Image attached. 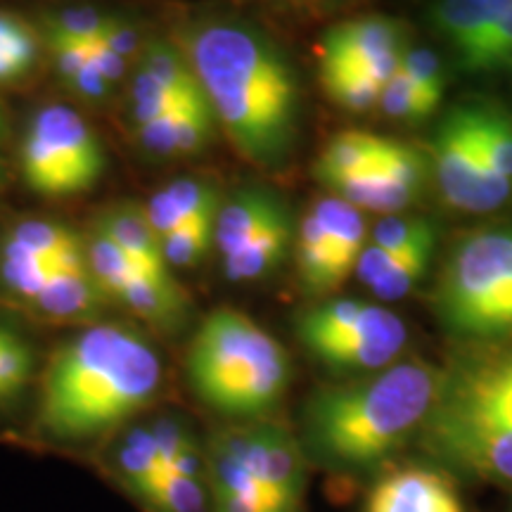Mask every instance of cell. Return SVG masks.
I'll list each match as a JSON object with an SVG mask.
<instances>
[{
    "label": "cell",
    "mask_w": 512,
    "mask_h": 512,
    "mask_svg": "<svg viewBox=\"0 0 512 512\" xmlns=\"http://www.w3.org/2000/svg\"><path fill=\"white\" fill-rule=\"evenodd\" d=\"M432 164L448 207L467 214H486L503 207L512 183L491 169L477 136L475 102L458 105L439 121L432 138Z\"/></svg>",
    "instance_id": "obj_8"
},
{
    "label": "cell",
    "mask_w": 512,
    "mask_h": 512,
    "mask_svg": "<svg viewBox=\"0 0 512 512\" xmlns=\"http://www.w3.org/2000/svg\"><path fill=\"white\" fill-rule=\"evenodd\" d=\"M394 140L363 131H344L325 145L316 162V178L325 188L380 164L392 150Z\"/></svg>",
    "instance_id": "obj_24"
},
{
    "label": "cell",
    "mask_w": 512,
    "mask_h": 512,
    "mask_svg": "<svg viewBox=\"0 0 512 512\" xmlns=\"http://www.w3.org/2000/svg\"><path fill=\"white\" fill-rule=\"evenodd\" d=\"M207 463V484L214 512H273L264 491L242 458L233 430L221 432L211 441Z\"/></svg>",
    "instance_id": "obj_15"
},
{
    "label": "cell",
    "mask_w": 512,
    "mask_h": 512,
    "mask_svg": "<svg viewBox=\"0 0 512 512\" xmlns=\"http://www.w3.org/2000/svg\"><path fill=\"white\" fill-rule=\"evenodd\" d=\"M95 228L107 233L124 252L131 256L133 264L140 271L155 275V278H174L171 266L166 264L162 238L155 233L150 219H147L143 204H117L107 209L105 214L95 221Z\"/></svg>",
    "instance_id": "obj_18"
},
{
    "label": "cell",
    "mask_w": 512,
    "mask_h": 512,
    "mask_svg": "<svg viewBox=\"0 0 512 512\" xmlns=\"http://www.w3.org/2000/svg\"><path fill=\"white\" fill-rule=\"evenodd\" d=\"M98 41H100L105 48H110L112 53L126 57V60L140 48L136 27H133V24L124 22V19H119V17L112 19L110 27L102 31Z\"/></svg>",
    "instance_id": "obj_41"
},
{
    "label": "cell",
    "mask_w": 512,
    "mask_h": 512,
    "mask_svg": "<svg viewBox=\"0 0 512 512\" xmlns=\"http://www.w3.org/2000/svg\"><path fill=\"white\" fill-rule=\"evenodd\" d=\"M434 302L439 320L453 335H512V228L463 235L441 268Z\"/></svg>",
    "instance_id": "obj_5"
},
{
    "label": "cell",
    "mask_w": 512,
    "mask_h": 512,
    "mask_svg": "<svg viewBox=\"0 0 512 512\" xmlns=\"http://www.w3.org/2000/svg\"><path fill=\"white\" fill-rule=\"evenodd\" d=\"M55 271L57 266L50 261L27 252L17 242L8 238L3 240V247H0V283L22 304H34V299L41 294Z\"/></svg>",
    "instance_id": "obj_28"
},
{
    "label": "cell",
    "mask_w": 512,
    "mask_h": 512,
    "mask_svg": "<svg viewBox=\"0 0 512 512\" xmlns=\"http://www.w3.org/2000/svg\"><path fill=\"white\" fill-rule=\"evenodd\" d=\"M297 273L299 283L311 294H330L347 280V275L337 264L335 249H332L330 238L325 235L323 223H320L313 209L306 211L302 223H299Z\"/></svg>",
    "instance_id": "obj_26"
},
{
    "label": "cell",
    "mask_w": 512,
    "mask_h": 512,
    "mask_svg": "<svg viewBox=\"0 0 512 512\" xmlns=\"http://www.w3.org/2000/svg\"><path fill=\"white\" fill-rule=\"evenodd\" d=\"M430 418L512 425V347L477 356L444 373Z\"/></svg>",
    "instance_id": "obj_9"
},
{
    "label": "cell",
    "mask_w": 512,
    "mask_h": 512,
    "mask_svg": "<svg viewBox=\"0 0 512 512\" xmlns=\"http://www.w3.org/2000/svg\"><path fill=\"white\" fill-rule=\"evenodd\" d=\"M195 392L230 418H259L283 399L290 358L283 344L238 309L211 311L188 354Z\"/></svg>",
    "instance_id": "obj_4"
},
{
    "label": "cell",
    "mask_w": 512,
    "mask_h": 512,
    "mask_svg": "<svg viewBox=\"0 0 512 512\" xmlns=\"http://www.w3.org/2000/svg\"><path fill=\"white\" fill-rule=\"evenodd\" d=\"M147 508L152 512H209V484L207 470L181 472L166 470L157 479L155 489L147 498Z\"/></svg>",
    "instance_id": "obj_29"
},
{
    "label": "cell",
    "mask_w": 512,
    "mask_h": 512,
    "mask_svg": "<svg viewBox=\"0 0 512 512\" xmlns=\"http://www.w3.org/2000/svg\"><path fill=\"white\" fill-rule=\"evenodd\" d=\"M287 207L280 197L261 188L238 190L226 204H221L214 221V247L221 259L235 254L268 221L283 214Z\"/></svg>",
    "instance_id": "obj_19"
},
{
    "label": "cell",
    "mask_w": 512,
    "mask_h": 512,
    "mask_svg": "<svg viewBox=\"0 0 512 512\" xmlns=\"http://www.w3.org/2000/svg\"><path fill=\"white\" fill-rule=\"evenodd\" d=\"M299 337L328 366L380 370L401 354L408 332L392 311L356 299H335L299 318Z\"/></svg>",
    "instance_id": "obj_7"
},
{
    "label": "cell",
    "mask_w": 512,
    "mask_h": 512,
    "mask_svg": "<svg viewBox=\"0 0 512 512\" xmlns=\"http://www.w3.org/2000/svg\"><path fill=\"white\" fill-rule=\"evenodd\" d=\"M181 53L240 155L283 164L297 136L299 95L280 50L245 24L207 19L185 31Z\"/></svg>",
    "instance_id": "obj_1"
},
{
    "label": "cell",
    "mask_w": 512,
    "mask_h": 512,
    "mask_svg": "<svg viewBox=\"0 0 512 512\" xmlns=\"http://www.w3.org/2000/svg\"><path fill=\"white\" fill-rule=\"evenodd\" d=\"M150 427H152V434H155L157 451H159V458H162L164 470H169V467L174 465L176 460L183 456V453L197 448L195 439H192L188 427H185L181 420L159 418L157 422H152Z\"/></svg>",
    "instance_id": "obj_40"
},
{
    "label": "cell",
    "mask_w": 512,
    "mask_h": 512,
    "mask_svg": "<svg viewBox=\"0 0 512 512\" xmlns=\"http://www.w3.org/2000/svg\"><path fill=\"white\" fill-rule=\"evenodd\" d=\"M313 211L323 223L325 235L330 238V245L335 249L337 264L342 268L344 275H351L361 254L366 252V221L363 214L354 204H349L342 197H320L313 202Z\"/></svg>",
    "instance_id": "obj_27"
},
{
    "label": "cell",
    "mask_w": 512,
    "mask_h": 512,
    "mask_svg": "<svg viewBox=\"0 0 512 512\" xmlns=\"http://www.w3.org/2000/svg\"><path fill=\"white\" fill-rule=\"evenodd\" d=\"M145 214L159 238L195 221H216L221 209V197L214 183L207 178L183 176L164 185L147 200Z\"/></svg>",
    "instance_id": "obj_16"
},
{
    "label": "cell",
    "mask_w": 512,
    "mask_h": 512,
    "mask_svg": "<svg viewBox=\"0 0 512 512\" xmlns=\"http://www.w3.org/2000/svg\"><path fill=\"white\" fill-rule=\"evenodd\" d=\"M240 453L273 512H302L306 460L299 441L275 422L233 427Z\"/></svg>",
    "instance_id": "obj_10"
},
{
    "label": "cell",
    "mask_w": 512,
    "mask_h": 512,
    "mask_svg": "<svg viewBox=\"0 0 512 512\" xmlns=\"http://www.w3.org/2000/svg\"><path fill=\"white\" fill-rule=\"evenodd\" d=\"M425 434L432 451L448 463L512 484V425L427 418Z\"/></svg>",
    "instance_id": "obj_11"
},
{
    "label": "cell",
    "mask_w": 512,
    "mask_h": 512,
    "mask_svg": "<svg viewBox=\"0 0 512 512\" xmlns=\"http://www.w3.org/2000/svg\"><path fill=\"white\" fill-rule=\"evenodd\" d=\"M3 403H8V399H5V394L0 392V406H3Z\"/></svg>",
    "instance_id": "obj_44"
},
{
    "label": "cell",
    "mask_w": 512,
    "mask_h": 512,
    "mask_svg": "<svg viewBox=\"0 0 512 512\" xmlns=\"http://www.w3.org/2000/svg\"><path fill=\"white\" fill-rule=\"evenodd\" d=\"M88 57H91L93 67L105 76L107 83H117L126 76V69H128L126 57L112 53L110 48L102 46L98 38H95V41H88Z\"/></svg>",
    "instance_id": "obj_42"
},
{
    "label": "cell",
    "mask_w": 512,
    "mask_h": 512,
    "mask_svg": "<svg viewBox=\"0 0 512 512\" xmlns=\"http://www.w3.org/2000/svg\"><path fill=\"white\" fill-rule=\"evenodd\" d=\"M366 512H465L451 479L427 467H403L377 482Z\"/></svg>",
    "instance_id": "obj_14"
},
{
    "label": "cell",
    "mask_w": 512,
    "mask_h": 512,
    "mask_svg": "<svg viewBox=\"0 0 512 512\" xmlns=\"http://www.w3.org/2000/svg\"><path fill=\"white\" fill-rule=\"evenodd\" d=\"M38 41L22 17L0 12V83L22 79L34 67Z\"/></svg>",
    "instance_id": "obj_32"
},
{
    "label": "cell",
    "mask_w": 512,
    "mask_h": 512,
    "mask_svg": "<svg viewBox=\"0 0 512 512\" xmlns=\"http://www.w3.org/2000/svg\"><path fill=\"white\" fill-rule=\"evenodd\" d=\"M477 136L491 169L512 183V119L491 105H475Z\"/></svg>",
    "instance_id": "obj_33"
},
{
    "label": "cell",
    "mask_w": 512,
    "mask_h": 512,
    "mask_svg": "<svg viewBox=\"0 0 512 512\" xmlns=\"http://www.w3.org/2000/svg\"><path fill=\"white\" fill-rule=\"evenodd\" d=\"M422 183H425V157L415 147L394 140L392 150L380 164L363 174L337 181L330 185V190L356 209L396 214L420 195Z\"/></svg>",
    "instance_id": "obj_12"
},
{
    "label": "cell",
    "mask_w": 512,
    "mask_h": 512,
    "mask_svg": "<svg viewBox=\"0 0 512 512\" xmlns=\"http://www.w3.org/2000/svg\"><path fill=\"white\" fill-rule=\"evenodd\" d=\"M114 15H107L93 5H69L46 17L48 36L69 38V41H95L110 27Z\"/></svg>",
    "instance_id": "obj_37"
},
{
    "label": "cell",
    "mask_w": 512,
    "mask_h": 512,
    "mask_svg": "<svg viewBox=\"0 0 512 512\" xmlns=\"http://www.w3.org/2000/svg\"><path fill=\"white\" fill-rule=\"evenodd\" d=\"M512 64V5L503 10L491 27L484 31L472 53L460 60V67L470 74L498 72Z\"/></svg>",
    "instance_id": "obj_34"
},
{
    "label": "cell",
    "mask_w": 512,
    "mask_h": 512,
    "mask_svg": "<svg viewBox=\"0 0 512 512\" xmlns=\"http://www.w3.org/2000/svg\"><path fill=\"white\" fill-rule=\"evenodd\" d=\"M325 91L349 112H368L380 105L382 86L349 64H320Z\"/></svg>",
    "instance_id": "obj_31"
},
{
    "label": "cell",
    "mask_w": 512,
    "mask_h": 512,
    "mask_svg": "<svg viewBox=\"0 0 512 512\" xmlns=\"http://www.w3.org/2000/svg\"><path fill=\"white\" fill-rule=\"evenodd\" d=\"M370 240L375 247L392 254H434L437 230L420 216L392 214L375 223Z\"/></svg>",
    "instance_id": "obj_30"
},
{
    "label": "cell",
    "mask_w": 512,
    "mask_h": 512,
    "mask_svg": "<svg viewBox=\"0 0 512 512\" xmlns=\"http://www.w3.org/2000/svg\"><path fill=\"white\" fill-rule=\"evenodd\" d=\"M162 387V361L147 339L117 323H95L50 358L38 427L55 441H88L119 430Z\"/></svg>",
    "instance_id": "obj_2"
},
{
    "label": "cell",
    "mask_w": 512,
    "mask_h": 512,
    "mask_svg": "<svg viewBox=\"0 0 512 512\" xmlns=\"http://www.w3.org/2000/svg\"><path fill=\"white\" fill-rule=\"evenodd\" d=\"M432 254H392L370 245L358 259L356 271L380 299H401L425 278Z\"/></svg>",
    "instance_id": "obj_23"
},
{
    "label": "cell",
    "mask_w": 512,
    "mask_h": 512,
    "mask_svg": "<svg viewBox=\"0 0 512 512\" xmlns=\"http://www.w3.org/2000/svg\"><path fill=\"white\" fill-rule=\"evenodd\" d=\"M510 5L512 0H441L432 10V24L456 50L458 60H465L491 22Z\"/></svg>",
    "instance_id": "obj_22"
},
{
    "label": "cell",
    "mask_w": 512,
    "mask_h": 512,
    "mask_svg": "<svg viewBox=\"0 0 512 512\" xmlns=\"http://www.w3.org/2000/svg\"><path fill=\"white\" fill-rule=\"evenodd\" d=\"M34 375V351L22 337L0 351V392L12 401L27 389Z\"/></svg>",
    "instance_id": "obj_39"
},
{
    "label": "cell",
    "mask_w": 512,
    "mask_h": 512,
    "mask_svg": "<svg viewBox=\"0 0 512 512\" xmlns=\"http://www.w3.org/2000/svg\"><path fill=\"white\" fill-rule=\"evenodd\" d=\"M377 107H380L389 119L411 121V124H415V121L430 117L439 105L432 98H427V95L399 69V72L382 86L380 105Z\"/></svg>",
    "instance_id": "obj_35"
},
{
    "label": "cell",
    "mask_w": 512,
    "mask_h": 512,
    "mask_svg": "<svg viewBox=\"0 0 512 512\" xmlns=\"http://www.w3.org/2000/svg\"><path fill=\"white\" fill-rule=\"evenodd\" d=\"M112 470L121 486L145 505L157 479L164 475V465L162 458H159L157 441L150 425H138L126 430L117 448H114Z\"/></svg>",
    "instance_id": "obj_25"
},
{
    "label": "cell",
    "mask_w": 512,
    "mask_h": 512,
    "mask_svg": "<svg viewBox=\"0 0 512 512\" xmlns=\"http://www.w3.org/2000/svg\"><path fill=\"white\" fill-rule=\"evenodd\" d=\"M105 302L107 294L102 292L88 268V261L83 259L79 264L57 268L29 309L41 313L43 318L72 323V320L93 318Z\"/></svg>",
    "instance_id": "obj_17"
},
{
    "label": "cell",
    "mask_w": 512,
    "mask_h": 512,
    "mask_svg": "<svg viewBox=\"0 0 512 512\" xmlns=\"http://www.w3.org/2000/svg\"><path fill=\"white\" fill-rule=\"evenodd\" d=\"M214 247V221H195L162 240L164 259L171 268L197 266Z\"/></svg>",
    "instance_id": "obj_36"
},
{
    "label": "cell",
    "mask_w": 512,
    "mask_h": 512,
    "mask_svg": "<svg viewBox=\"0 0 512 512\" xmlns=\"http://www.w3.org/2000/svg\"><path fill=\"white\" fill-rule=\"evenodd\" d=\"M105 171V155L72 107L48 105L29 121L22 143V174L31 190L46 197H69L91 190Z\"/></svg>",
    "instance_id": "obj_6"
},
{
    "label": "cell",
    "mask_w": 512,
    "mask_h": 512,
    "mask_svg": "<svg viewBox=\"0 0 512 512\" xmlns=\"http://www.w3.org/2000/svg\"><path fill=\"white\" fill-rule=\"evenodd\" d=\"M403 50H406V31L399 22L389 17H361L337 24L325 34L320 46V64H349L370 76L375 60Z\"/></svg>",
    "instance_id": "obj_13"
},
{
    "label": "cell",
    "mask_w": 512,
    "mask_h": 512,
    "mask_svg": "<svg viewBox=\"0 0 512 512\" xmlns=\"http://www.w3.org/2000/svg\"><path fill=\"white\" fill-rule=\"evenodd\" d=\"M114 302H119L136 318L150 323L152 328L174 330L185 316L188 297H185L183 287L176 283V278H155L138 268L114 294Z\"/></svg>",
    "instance_id": "obj_20"
},
{
    "label": "cell",
    "mask_w": 512,
    "mask_h": 512,
    "mask_svg": "<svg viewBox=\"0 0 512 512\" xmlns=\"http://www.w3.org/2000/svg\"><path fill=\"white\" fill-rule=\"evenodd\" d=\"M17 339H19V335L10 328V325L0 323V351H3L5 347H10V344L17 342Z\"/></svg>",
    "instance_id": "obj_43"
},
{
    "label": "cell",
    "mask_w": 512,
    "mask_h": 512,
    "mask_svg": "<svg viewBox=\"0 0 512 512\" xmlns=\"http://www.w3.org/2000/svg\"><path fill=\"white\" fill-rule=\"evenodd\" d=\"M401 72L420 88L427 98L441 102L446 91V74L441 67V60L432 53L430 48H408L403 53Z\"/></svg>",
    "instance_id": "obj_38"
},
{
    "label": "cell",
    "mask_w": 512,
    "mask_h": 512,
    "mask_svg": "<svg viewBox=\"0 0 512 512\" xmlns=\"http://www.w3.org/2000/svg\"><path fill=\"white\" fill-rule=\"evenodd\" d=\"M444 373L425 361L384 368L366 380L323 389L309 403V437L332 465L370 467L425 427Z\"/></svg>",
    "instance_id": "obj_3"
},
{
    "label": "cell",
    "mask_w": 512,
    "mask_h": 512,
    "mask_svg": "<svg viewBox=\"0 0 512 512\" xmlns=\"http://www.w3.org/2000/svg\"><path fill=\"white\" fill-rule=\"evenodd\" d=\"M292 242L290 211H283L252 235L238 252L221 259L223 273L230 283H249L259 280L280 266Z\"/></svg>",
    "instance_id": "obj_21"
}]
</instances>
